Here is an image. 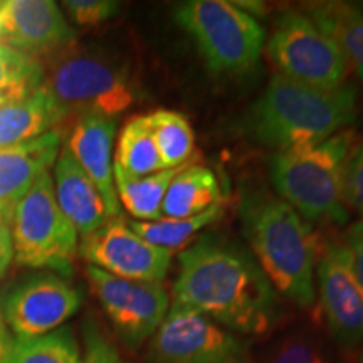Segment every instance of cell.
<instances>
[{
    "label": "cell",
    "mask_w": 363,
    "mask_h": 363,
    "mask_svg": "<svg viewBox=\"0 0 363 363\" xmlns=\"http://www.w3.org/2000/svg\"><path fill=\"white\" fill-rule=\"evenodd\" d=\"M172 293L174 305L239 335H266L278 318V293L252 254L212 235L180 252Z\"/></svg>",
    "instance_id": "6da1fadb"
},
{
    "label": "cell",
    "mask_w": 363,
    "mask_h": 363,
    "mask_svg": "<svg viewBox=\"0 0 363 363\" xmlns=\"http://www.w3.org/2000/svg\"><path fill=\"white\" fill-rule=\"evenodd\" d=\"M357 118V89H320L272 76L244 116L242 128L274 152L311 147L350 126Z\"/></svg>",
    "instance_id": "7a4b0ae2"
},
{
    "label": "cell",
    "mask_w": 363,
    "mask_h": 363,
    "mask_svg": "<svg viewBox=\"0 0 363 363\" xmlns=\"http://www.w3.org/2000/svg\"><path fill=\"white\" fill-rule=\"evenodd\" d=\"M240 220L251 254L276 293L310 308L316 299L315 267L323 254L311 225L283 199L266 192L244 195Z\"/></svg>",
    "instance_id": "3957f363"
},
{
    "label": "cell",
    "mask_w": 363,
    "mask_h": 363,
    "mask_svg": "<svg viewBox=\"0 0 363 363\" xmlns=\"http://www.w3.org/2000/svg\"><path fill=\"white\" fill-rule=\"evenodd\" d=\"M355 133L342 130L311 147L276 152L269 162L271 182L279 199L303 219L343 224L345 174Z\"/></svg>",
    "instance_id": "277c9868"
},
{
    "label": "cell",
    "mask_w": 363,
    "mask_h": 363,
    "mask_svg": "<svg viewBox=\"0 0 363 363\" xmlns=\"http://www.w3.org/2000/svg\"><path fill=\"white\" fill-rule=\"evenodd\" d=\"M174 19L216 74H246L259 61L264 27L234 2L189 0L175 6Z\"/></svg>",
    "instance_id": "5b68a950"
},
{
    "label": "cell",
    "mask_w": 363,
    "mask_h": 363,
    "mask_svg": "<svg viewBox=\"0 0 363 363\" xmlns=\"http://www.w3.org/2000/svg\"><path fill=\"white\" fill-rule=\"evenodd\" d=\"M45 59V88L67 115L96 113L115 118L136 101L128 71L103 54L71 45Z\"/></svg>",
    "instance_id": "8992f818"
},
{
    "label": "cell",
    "mask_w": 363,
    "mask_h": 363,
    "mask_svg": "<svg viewBox=\"0 0 363 363\" xmlns=\"http://www.w3.org/2000/svg\"><path fill=\"white\" fill-rule=\"evenodd\" d=\"M9 229L17 264L51 271L62 278L72 274L79 234L57 206L51 170L40 174L19 202Z\"/></svg>",
    "instance_id": "52a82bcc"
},
{
    "label": "cell",
    "mask_w": 363,
    "mask_h": 363,
    "mask_svg": "<svg viewBox=\"0 0 363 363\" xmlns=\"http://www.w3.org/2000/svg\"><path fill=\"white\" fill-rule=\"evenodd\" d=\"M266 51L284 78L320 89H338L347 81L348 61L343 51L306 13H281Z\"/></svg>",
    "instance_id": "ba28073f"
},
{
    "label": "cell",
    "mask_w": 363,
    "mask_h": 363,
    "mask_svg": "<svg viewBox=\"0 0 363 363\" xmlns=\"http://www.w3.org/2000/svg\"><path fill=\"white\" fill-rule=\"evenodd\" d=\"M153 363H252L249 347L211 318L172 305L150 343Z\"/></svg>",
    "instance_id": "9c48e42d"
},
{
    "label": "cell",
    "mask_w": 363,
    "mask_h": 363,
    "mask_svg": "<svg viewBox=\"0 0 363 363\" xmlns=\"http://www.w3.org/2000/svg\"><path fill=\"white\" fill-rule=\"evenodd\" d=\"M86 279L116 333L130 347L152 338L170 310L162 283L123 279L93 266H86Z\"/></svg>",
    "instance_id": "30bf717a"
},
{
    "label": "cell",
    "mask_w": 363,
    "mask_h": 363,
    "mask_svg": "<svg viewBox=\"0 0 363 363\" xmlns=\"http://www.w3.org/2000/svg\"><path fill=\"white\" fill-rule=\"evenodd\" d=\"M83 305L76 286L54 272L33 276L2 299L0 313L16 342L44 337L61 328Z\"/></svg>",
    "instance_id": "8fae6325"
},
{
    "label": "cell",
    "mask_w": 363,
    "mask_h": 363,
    "mask_svg": "<svg viewBox=\"0 0 363 363\" xmlns=\"http://www.w3.org/2000/svg\"><path fill=\"white\" fill-rule=\"evenodd\" d=\"M79 256L108 274L145 283H162L172 264L170 251L147 242L121 217L81 238Z\"/></svg>",
    "instance_id": "7c38bea8"
},
{
    "label": "cell",
    "mask_w": 363,
    "mask_h": 363,
    "mask_svg": "<svg viewBox=\"0 0 363 363\" xmlns=\"http://www.w3.org/2000/svg\"><path fill=\"white\" fill-rule=\"evenodd\" d=\"M318 291L326 323L343 347L363 343V286L342 244H328L318 261Z\"/></svg>",
    "instance_id": "4fadbf2b"
},
{
    "label": "cell",
    "mask_w": 363,
    "mask_h": 363,
    "mask_svg": "<svg viewBox=\"0 0 363 363\" xmlns=\"http://www.w3.org/2000/svg\"><path fill=\"white\" fill-rule=\"evenodd\" d=\"M74 43V27L52 0H16L0 17V44L29 57H48Z\"/></svg>",
    "instance_id": "5bb4252c"
},
{
    "label": "cell",
    "mask_w": 363,
    "mask_h": 363,
    "mask_svg": "<svg viewBox=\"0 0 363 363\" xmlns=\"http://www.w3.org/2000/svg\"><path fill=\"white\" fill-rule=\"evenodd\" d=\"M116 136V120L96 113H81L76 116L66 142L62 143L78 165L93 180L111 219L121 217L115 179H113V147Z\"/></svg>",
    "instance_id": "9a60e30c"
},
{
    "label": "cell",
    "mask_w": 363,
    "mask_h": 363,
    "mask_svg": "<svg viewBox=\"0 0 363 363\" xmlns=\"http://www.w3.org/2000/svg\"><path fill=\"white\" fill-rule=\"evenodd\" d=\"M61 147V131L54 130L27 143L0 148V224H11L34 182L54 167Z\"/></svg>",
    "instance_id": "2e32d148"
},
{
    "label": "cell",
    "mask_w": 363,
    "mask_h": 363,
    "mask_svg": "<svg viewBox=\"0 0 363 363\" xmlns=\"http://www.w3.org/2000/svg\"><path fill=\"white\" fill-rule=\"evenodd\" d=\"M51 175L57 206L78 230L79 239L111 219L101 192L65 147H61Z\"/></svg>",
    "instance_id": "e0dca14e"
},
{
    "label": "cell",
    "mask_w": 363,
    "mask_h": 363,
    "mask_svg": "<svg viewBox=\"0 0 363 363\" xmlns=\"http://www.w3.org/2000/svg\"><path fill=\"white\" fill-rule=\"evenodd\" d=\"M67 111L45 88L0 108V148L27 143L57 130Z\"/></svg>",
    "instance_id": "ac0fdd59"
},
{
    "label": "cell",
    "mask_w": 363,
    "mask_h": 363,
    "mask_svg": "<svg viewBox=\"0 0 363 363\" xmlns=\"http://www.w3.org/2000/svg\"><path fill=\"white\" fill-rule=\"evenodd\" d=\"M224 201L216 172L189 162L170 182L162 203V217L187 219Z\"/></svg>",
    "instance_id": "d6986e66"
},
{
    "label": "cell",
    "mask_w": 363,
    "mask_h": 363,
    "mask_svg": "<svg viewBox=\"0 0 363 363\" xmlns=\"http://www.w3.org/2000/svg\"><path fill=\"white\" fill-rule=\"evenodd\" d=\"M305 13L340 45L363 81V11L348 2H310Z\"/></svg>",
    "instance_id": "ffe728a7"
},
{
    "label": "cell",
    "mask_w": 363,
    "mask_h": 363,
    "mask_svg": "<svg viewBox=\"0 0 363 363\" xmlns=\"http://www.w3.org/2000/svg\"><path fill=\"white\" fill-rule=\"evenodd\" d=\"M187 165V163H185ZM185 165L177 169H165L147 177H130L123 172L113 169L115 190L120 207H123L133 220L148 222L162 217V203L165 199L167 189L174 177Z\"/></svg>",
    "instance_id": "44dd1931"
},
{
    "label": "cell",
    "mask_w": 363,
    "mask_h": 363,
    "mask_svg": "<svg viewBox=\"0 0 363 363\" xmlns=\"http://www.w3.org/2000/svg\"><path fill=\"white\" fill-rule=\"evenodd\" d=\"M113 169L130 177H147L165 170L150 130L148 115L130 118L116 140Z\"/></svg>",
    "instance_id": "7402d4cb"
},
{
    "label": "cell",
    "mask_w": 363,
    "mask_h": 363,
    "mask_svg": "<svg viewBox=\"0 0 363 363\" xmlns=\"http://www.w3.org/2000/svg\"><path fill=\"white\" fill-rule=\"evenodd\" d=\"M225 212V199L216 203L203 214L187 217V219H167L160 217L157 220L128 222L131 229L135 230L140 238H143L147 242L153 246L165 249V251H179V249L187 247L192 240L201 234L206 227L214 224L217 219H220Z\"/></svg>",
    "instance_id": "603a6c76"
},
{
    "label": "cell",
    "mask_w": 363,
    "mask_h": 363,
    "mask_svg": "<svg viewBox=\"0 0 363 363\" xmlns=\"http://www.w3.org/2000/svg\"><path fill=\"white\" fill-rule=\"evenodd\" d=\"M153 142L165 169H177L192 162L195 136L189 120L174 110H157L148 115Z\"/></svg>",
    "instance_id": "cb8c5ba5"
},
{
    "label": "cell",
    "mask_w": 363,
    "mask_h": 363,
    "mask_svg": "<svg viewBox=\"0 0 363 363\" xmlns=\"http://www.w3.org/2000/svg\"><path fill=\"white\" fill-rule=\"evenodd\" d=\"M44 84V66L39 59L0 44V108L30 96Z\"/></svg>",
    "instance_id": "d4e9b609"
},
{
    "label": "cell",
    "mask_w": 363,
    "mask_h": 363,
    "mask_svg": "<svg viewBox=\"0 0 363 363\" xmlns=\"http://www.w3.org/2000/svg\"><path fill=\"white\" fill-rule=\"evenodd\" d=\"M12 363H83V353L71 328H61L44 337L16 342Z\"/></svg>",
    "instance_id": "484cf974"
},
{
    "label": "cell",
    "mask_w": 363,
    "mask_h": 363,
    "mask_svg": "<svg viewBox=\"0 0 363 363\" xmlns=\"http://www.w3.org/2000/svg\"><path fill=\"white\" fill-rule=\"evenodd\" d=\"M61 6L72 24L86 29L108 22L120 9V4L113 0H66Z\"/></svg>",
    "instance_id": "4316f807"
},
{
    "label": "cell",
    "mask_w": 363,
    "mask_h": 363,
    "mask_svg": "<svg viewBox=\"0 0 363 363\" xmlns=\"http://www.w3.org/2000/svg\"><path fill=\"white\" fill-rule=\"evenodd\" d=\"M83 363H128L123 360L120 352L101 333L93 321H88L83 328Z\"/></svg>",
    "instance_id": "83f0119b"
},
{
    "label": "cell",
    "mask_w": 363,
    "mask_h": 363,
    "mask_svg": "<svg viewBox=\"0 0 363 363\" xmlns=\"http://www.w3.org/2000/svg\"><path fill=\"white\" fill-rule=\"evenodd\" d=\"M345 201L363 216V142L352 150L345 174Z\"/></svg>",
    "instance_id": "f1b7e54d"
},
{
    "label": "cell",
    "mask_w": 363,
    "mask_h": 363,
    "mask_svg": "<svg viewBox=\"0 0 363 363\" xmlns=\"http://www.w3.org/2000/svg\"><path fill=\"white\" fill-rule=\"evenodd\" d=\"M271 363H326V360L313 345L291 342L279 348Z\"/></svg>",
    "instance_id": "f546056e"
},
{
    "label": "cell",
    "mask_w": 363,
    "mask_h": 363,
    "mask_svg": "<svg viewBox=\"0 0 363 363\" xmlns=\"http://www.w3.org/2000/svg\"><path fill=\"white\" fill-rule=\"evenodd\" d=\"M345 240H347L345 247H347L352 257L353 271H355L358 281L363 286V220L350 225L347 235H345Z\"/></svg>",
    "instance_id": "4dcf8cb0"
},
{
    "label": "cell",
    "mask_w": 363,
    "mask_h": 363,
    "mask_svg": "<svg viewBox=\"0 0 363 363\" xmlns=\"http://www.w3.org/2000/svg\"><path fill=\"white\" fill-rule=\"evenodd\" d=\"M13 262V247L11 229L6 224H0V279L6 274L9 266Z\"/></svg>",
    "instance_id": "1f68e13d"
},
{
    "label": "cell",
    "mask_w": 363,
    "mask_h": 363,
    "mask_svg": "<svg viewBox=\"0 0 363 363\" xmlns=\"http://www.w3.org/2000/svg\"><path fill=\"white\" fill-rule=\"evenodd\" d=\"M13 348H16V338L0 313V363H12Z\"/></svg>",
    "instance_id": "d6a6232c"
},
{
    "label": "cell",
    "mask_w": 363,
    "mask_h": 363,
    "mask_svg": "<svg viewBox=\"0 0 363 363\" xmlns=\"http://www.w3.org/2000/svg\"><path fill=\"white\" fill-rule=\"evenodd\" d=\"M235 7H239L240 11H244L247 16L254 17L257 21V17L264 16L266 12V6L262 2H257V0H235L234 2Z\"/></svg>",
    "instance_id": "836d02e7"
},
{
    "label": "cell",
    "mask_w": 363,
    "mask_h": 363,
    "mask_svg": "<svg viewBox=\"0 0 363 363\" xmlns=\"http://www.w3.org/2000/svg\"><path fill=\"white\" fill-rule=\"evenodd\" d=\"M358 363H363V353L360 355V360H358Z\"/></svg>",
    "instance_id": "e575fe53"
}]
</instances>
